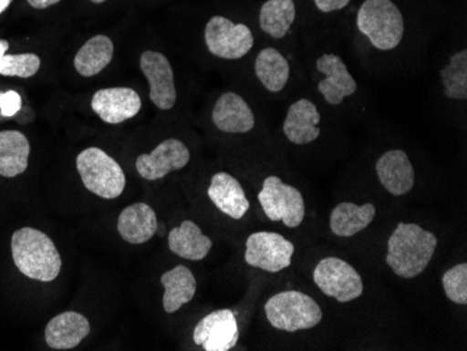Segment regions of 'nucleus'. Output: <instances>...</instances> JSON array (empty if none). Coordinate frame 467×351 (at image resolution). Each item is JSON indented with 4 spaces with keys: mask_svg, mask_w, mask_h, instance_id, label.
Listing matches in <instances>:
<instances>
[{
    "mask_svg": "<svg viewBox=\"0 0 467 351\" xmlns=\"http://www.w3.org/2000/svg\"><path fill=\"white\" fill-rule=\"evenodd\" d=\"M443 94L450 99L467 98V51L456 52L451 57L450 64L441 69Z\"/></svg>",
    "mask_w": 467,
    "mask_h": 351,
    "instance_id": "28",
    "label": "nucleus"
},
{
    "mask_svg": "<svg viewBox=\"0 0 467 351\" xmlns=\"http://www.w3.org/2000/svg\"><path fill=\"white\" fill-rule=\"evenodd\" d=\"M375 170L382 187L393 196H403L413 190L416 174L405 151L396 149L382 154L378 159Z\"/></svg>",
    "mask_w": 467,
    "mask_h": 351,
    "instance_id": "15",
    "label": "nucleus"
},
{
    "mask_svg": "<svg viewBox=\"0 0 467 351\" xmlns=\"http://www.w3.org/2000/svg\"><path fill=\"white\" fill-rule=\"evenodd\" d=\"M164 285L162 306L167 314L177 313L185 304L191 303L195 297L196 279L191 269L186 266L174 267L172 271L165 272L161 276Z\"/></svg>",
    "mask_w": 467,
    "mask_h": 351,
    "instance_id": "23",
    "label": "nucleus"
},
{
    "mask_svg": "<svg viewBox=\"0 0 467 351\" xmlns=\"http://www.w3.org/2000/svg\"><path fill=\"white\" fill-rule=\"evenodd\" d=\"M31 146L27 136L18 130L0 132V177L15 178L28 169Z\"/></svg>",
    "mask_w": 467,
    "mask_h": 351,
    "instance_id": "22",
    "label": "nucleus"
},
{
    "mask_svg": "<svg viewBox=\"0 0 467 351\" xmlns=\"http://www.w3.org/2000/svg\"><path fill=\"white\" fill-rule=\"evenodd\" d=\"M317 69L325 75L324 80L317 85V90L330 106H340L346 97L353 96L358 88L357 81L338 55L325 54L317 57Z\"/></svg>",
    "mask_w": 467,
    "mask_h": 351,
    "instance_id": "13",
    "label": "nucleus"
},
{
    "mask_svg": "<svg viewBox=\"0 0 467 351\" xmlns=\"http://www.w3.org/2000/svg\"><path fill=\"white\" fill-rule=\"evenodd\" d=\"M9 43L0 39V76L5 77H33L41 67V59L36 54L7 55Z\"/></svg>",
    "mask_w": 467,
    "mask_h": 351,
    "instance_id": "29",
    "label": "nucleus"
},
{
    "mask_svg": "<svg viewBox=\"0 0 467 351\" xmlns=\"http://www.w3.org/2000/svg\"><path fill=\"white\" fill-rule=\"evenodd\" d=\"M12 256L20 274L36 282H54L62 269L54 241L33 227H23L12 235Z\"/></svg>",
    "mask_w": 467,
    "mask_h": 351,
    "instance_id": "2",
    "label": "nucleus"
},
{
    "mask_svg": "<svg viewBox=\"0 0 467 351\" xmlns=\"http://www.w3.org/2000/svg\"><path fill=\"white\" fill-rule=\"evenodd\" d=\"M443 290L452 303L467 304V263H459L442 276Z\"/></svg>",
    "mask_w": 467,
    "mask_h": 351,
    "instance_id": "30",
    "label": "nucleus"
},
{
    "mask_svg": "<svg viewBox=\"0 0 467 351\" xmlns=\"http://www.w3.org/2000/svg\"><path fill=\"white\" fill-rule=\"evenodd\" d=\"M437 246V235L419 224L400 222L388 240L387 263L399 277L414 279L426 271Z\"/></svg>",
    "mask_w": 467,
    "mask_h": 351,
    "instance_id": "1",
    "label": "nucleus"
},
{
    "mask_svg": "<svg viewBox=\"0 0 467 351\" xmlns=\"http://www.w3.org/2000/svg\"><path fill=\"white\" fill-rule=\"evenodd\" d=\"M314 282L322 293L338 303H350L361 297L364 293L363 279L343 259H322L315 267Z\"/></svg>",
    "mask_w": 467,
    "mask_h": 351,
    "instance_id": "8",
    "label": "nucleus"
},
{
    "mask_svg": "<svg viewBox=\"0 0 467 351\" xmlns=\"http://www.w3.org/2000/svg\"><path fill=\"white\" fill-rule=\"evenodd\" d=\"M321 114L314 102L306 98L298 99L291 104L283 123V132L291 143L303 144L312 143L321 136Z\"/></svg>",
    "mask_w": 467,
    "mask_h": 351,
    "instance_id": "16",
    "label": "nucleus"
},
{
    "mask_svg": "<svg viewBox=\"0 0 467 351\" xmlns=\"http://www.w3.org/2000/svg\"><path fill=\"white\" fill-rule=\"evenodd\" d=\"M212 246V240L191 220H185L168 234V248L186 261H202L209 255Z\"/></svg>",
    "mask_w": 467,
    "mask_h": 351,
    "instance_id": "21",
    "label": "nucleus"
},
{
    "mask_svg": "<svg viewBox=\"0 0 467 351\" xmlns=\"http://www.w3.org/2000/svg\"><path fill=\"white\" fill-rule=\"evenodd\" d=\"M90 322L75 311L52 318L46 327V342L54 350H72L90 334Z\"/></svg>",
    "mask_w": 467,
    "mask_h": 351,
    "instance_id": "18",
    "label": "nucleus"
},
{
    "mask_svg": "<svg viewBox=\"0 0 467 351\" xmlns=\"http://www.w3.org/2000/svg\"><path fill=\"white\" fill-rule=\"evenodd\" d=\"M258 199L267 219L283 222L290 229H296L306 217L303 193L275 175L264 181Z\"/></svg>",
    "mask_w": 467,
    "mask_h": 351,
    "instance_id": "6",
    "label": "nucleus"
},
{
    "mask_svg": "<svg viewBox=\"0 0 467 351\" xmlns=\"http://www.w3.org/2000/svg\"><path fill=\"white\" fill-rule=\"evenodd\" d=\"M91 108L104 122L118 125L139 114L141 99L133 88H102L94 94Z\"/></svg>",
    "mask_w": 467,
    "mask_h": 351,
    "instance_id": "14",
    "label": "nucleus"
},
{
    "mask_svg": "<svg viewBox=\"0 0 467 351\" xmlns=\"http://www.w3.org/2000/svg\"><path fill=\"white\" fill-rule=\"evenodd\" d=\"M13 0H0V15L2 13L6 12L9 9L10 5H12Z\"/></svg>",
    "mask_w": 467,
    "mask_h": 351,
    "instance_id": "33",
    "label": "nucleus"
},
{
    "mask_svg": "<svg viewBox=\"0 0 467 351\" xmlns=\"http://www.w3.org/2000/svg\"><path fill=\"white\" fill-rule=\"evenodd\" d=\"M114 44L107 36H96L84 44L75 57V69L83 77H93L111 64Z\"/></svg>",
    "mask_w": 467,
    "mask_h": 351,
    "instance_id": "26",
    "label": "nucleus"
},
{
    "mask_svg": "<svg viewBox=\"0 0 467 351\" xmlns=\"http://www.w3.org/2000/svg\"><path fill=\"white\" fill-rule=\"evenodd\" d=\"M86 190L102 199H117L126 187L122 167L99 148H88L76 159Z\"/></svg>",
    "mask_w": 467,
    "mask_h": 351,
    "instance_id": "4",
    "label": "nucleus"
},
{
    "mask_svg": "<svg viewBox=\"0 0 467 351\" xmlns=\"http://www.w3.org/2000/svg\"><path fill=\"white\" fill-rule=\"evenodd\" d=\"M254 75L270 93H280L290 78L287 57L275 48L262 49L254 60Z\"/></svg>",
    "mask_w": 467,
    "mask_h": 351,
    "instance_id": "25",
    "label": "nucleus"
},
{
    "mask_svg": "<svg viewBox=\"0 0 467 351\" xmlns=\"http://www.w3.org/2000/svg\"><path fill=\"white\" fill-rule=\"evenodd\" d=\"M217 129L224 133H248L254 128V115L248 102L240 94H223L212 114Z\"/></svg>",
    "mask_w": 467,
    "mask_h": 351,
    "instance_id": "17",
    "label": "nucleus"
},
{
    "mask_svg": "<svg viewBox=\"0 0 467 351\" xmlns=\"http://www.w3.org/2000/svg\"><path fill=\"white\" fill-rule=\"evenodd\" d=\"M90 2H93V4H104L107 0H90Z\"/></svg>",
    "mask_w": 467,
    "mask_h": 351,
    "instance_id": "34",
    "label": "nucleus"
},
{
    "mask_svg": "<svg viewBox=\"0 0 467 351\" xmlns=\"http://www.w3.org/2000/svg\"><path fill=\"white\" fill-rule=\"evenodd\" d=\"M351 0H314L315 6L322 13H335L345 9Z\"/></svg>",
    "mask_w": 467,
    "mask_h": 351,
    "instance_id": "31",
    "label": "nucleus"
},
{
    "mask_svg": "<svg viewBox=\"0 0 467 351\" xmlns=\"http://www.w3.org/2000/svg\"><path fill=\"white\" fill-rule=\"evenodd\" d=\"M156 212L146 203H133L123 209L118 219V232L126 243L140 245L150 241L157 232Z\"/></svg>",
    "mask_w": 467,
    "mask_h": 351,
    "instance_id": "20",
    "label": "nucleus"
},
{
    "mask_svg": "<svg viewBox=\"0 0 467 351\" xmlns=\"http://www.w3.org/2000/svg\"><path fill=\"white\" fill-rule=\"evenodd\" d=\"M245 262L270 274L285 271L290 266L294 248L291 241L277 232H259L246 240Z\"/></svg>",
    "mask_w": 467,
    "mask_h": 351,
    "instance_id": "9",
    "label": "nucleus"
},
{
    "mask_svg": "<svg viewBox=\"0 0 467 351\" xmlns=\"http://www.w3.org/2000/svg\"><path fill=\"white\" fill-rule=\"evenodd\" d=\"M237 318L231 309H219L204 316L193 330V342L206 351H228L238 342Z\"/></svg>",
    "mask_w": 467,
    "mask_h": 351,
    "instance_id": "12",
    "label": "nucleus"
},
{
    "mask_svg": "<svg viewBox=\"0 0 467 351\" xmlns=\"http://www.w3.org/2000/svg\"><path fill=\"white\" fill-rule=\"evenodd\" d=\"M27 2L34 9L44 10L59 4L60 0H27Z\"/></svg>",
    "mask_w": 467,
    "mask_h": 351,
    "instance_id": "32",
    "label": "nucleus"
},
{
    "mask_svg": "<svg viewBox=\"0 0 467 351\" xmlns=\"http://www.w3.org/2000/svg\"><path fill=\"white\" fill-rule=\"evenodd\" d=\"M191 151L183 141L167 139L151 151L140 154L136 160V170L143 180L157 181L174 171H180L188 165Z\"/></svg>",
    "mask_w": 467,
    "mask_h": 351,
    "instance_id": "11",
    "label": "nucleus"
},
{
    "mask_svg": "<svg viewBox=\"0 0 467 351\" xmlns=\"http://www.w3.org/2000/svg\"><path fill=\"white\" fill-rule=\"evenodd\" d=\"M140 69L150 88V99L157 108L170 111L177 102L174 70L165 55L146 51L140 57Z\"/></svg>",
    "mask_w": 467,
    "mask_h": 351,
    "instance_id": "10",
    "label": "nucleus"
},
{
    "mask_svg": "<svg viewBox=\"0 0 467 351\" xmlns=\"http://www.w3.org/2000/svg\"><path fill=\"white\" fill-rule=\"evenodd\" d=\"M377 209L374 204L363 206L343 201L337 204L330 214V230L337 237H354L374 222Z\"/></svg>",
    "mask_w": 467,
    "mask_h": 351,
    "instance_id": "24",
    "label": "nucleus"
},
{
    "mask_svg": "<svg viewBox=\"0 0 467 351\" xmlns=\"http://www.w3.org/2000/svg\"><path fill=\"white\" fill-rule=\"evenodd\" d=\"M296 17L294 0H266L259 12V26L267 36L282 39L293 27Z\"/></svg>",
    "mask_w": 467,
    "mask_h": 351,
    "instance_id": "27",
    "label": "nucleus"
},
{
    "mask_svg": "<svg viewBox=\"0 0 467 351\" xmlns=\"http://www.w3.org/2000/svg\"><path fill=\"white\" fill-rule=\"evenodd\" d=\"M207 195L222 213L234 220L243 219L251 208L240 181L228 172H217L213 175Z\"/></svg>",
    "mask_w": 467,
    "mask_h": 351,
    "instance_id": "19",
    "label": "nucleus"
},
{
    "mask_svg": "<svg viewBox=\"0 0 467 351\" xmlns=\"http://www.w3.org/2000/svg\"><path fill=\"white\" fill-rule=\"evenodd\" d=\"M359 33L379 51L398 48L405 36V18L392 0H366L356 17Z\"/></svg>",
    "mask_w": 467,
    "mask_h": 351,
    "instance_id": "3",
    "label": "nucleus"
},
{
    "mask_svg": "<svg viewBox=\"0 0 467 351\" xmlns=\"http://www.w3.org/2000/svg\"><path fill=\"white\" fill-rule=\"evenodd\" d=\"M267 321L285 332L312 329L322 321V309L317 301L300 292H283L265 304Z\"/></svg>",
    "mask_w": 467,
    "mask_h": 351,
    "instance_id": "5",
    "label": "nucleus"
},
{
    "mask_svg": "<svg viewBox=\"0 0 467 351\" xmlns=\"http://www.w3.org/2000/svg\"><path fill=\"white\" fill-rule=\"evenodd\" d=\"M204 43L214 57L237 60L249 54L254 39L248 26L231 22L224 15H213L204 28Z\"/></svg>",
    "mask_w": 467,
    "mask_h": 351,
    "instance_id": "7",
    "label": "nucleus"
}]
</instances>
